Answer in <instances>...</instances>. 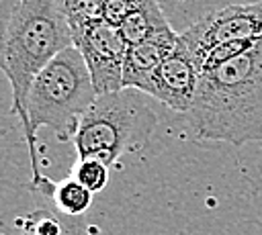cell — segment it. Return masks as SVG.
<instances>
[{
  "instance_id": "obj_5",
  "label": "cell",
  "mask_w": 262,
  "mask_h": 235,
  "mask_svg": "<svg viewBox=\"0 0 262 235\" xmlns=\"http://www.w3.org/2000/svg\"><path fill=\"white\" fill-rule=\"evenodd\" d=\"M258 37H262V0L211 10L178 35L180 43L199 61L201 69L205 55L213 47L229 41H252Z\"/></svg>"
},
{
  "instance_id": "obj_9",
  "label": "cell",
  "mask_w": 262,
  "mask_h": 235,
  "mask_svg": "<svg viewBox=\"0 0 262 235\" xmlns=\"http://www.w3.org/2000/svg\"><path fill=\"white\" fill-rule=\"evenodd\" d=\"M31 192L37 202H49L53 208L68 217H84L94 198V192H90L74 176L59 182H51L43 176L39 182L31 184Z\"/></svg>"
},
{
  "instance_id": "obj_13",
  "label": "cell",
  "mask_w": 262,
  "mask_h": 235,
  "mask_svg": "<svg viewBox=\"0 0 262 235\" xmlns=\"http://www.w3.org/2000/svg\"><path fill=\"white\" fill-rule=\"evenodd\" d=\"M59 2L72 25V31H76L88 22L100 20L106 0H59Z\"/></svg>"
},
{
  "instance_id": "obj_11",
  "label": "cell",
  "mask_w": 262,
  "mask_h": 235,
  "mask_svg": "<svg viewBox=\"0 0 262 235\" xmlns=\"http://www.w3.org/2000/svg\"><path fill=\"white\" fill-rule=\"evenodd\" d=\"M121 35L125 37V41L129 45L139 43L143 39H147L149 35L172 27L162 10V6L158 4V0H145L141 6H137L133 12H129L119 25Z\"/></svg>"
},
{
  "instance_id": "obj_1",
  "label": "cell",
  "mask_w": 262,
  "mask_h": 235,
  "mask_svg": "<svg viewBox=\"0 0 262 235\" xmlns=\"http://www.w3.org/2000/svg\"><path fill=\"white\" fill-rule=\"evenodd\" d=\"M186 116L196 139L262 143V37L239 55L201 72Z\"/></svg>"
},
{
  "instance_id": "obj_12",
  "label": "cell",
  "mask_w": 262,
  "mask_h": 235,
  "mask_svg": "<svg viewBox=\"0 0 262 235\" xmlns=\"http://www.w3.org/2000/svg\"><path fill=\"white\" fill-rule=\"evenodd\" d=\"M72 176L96 194L108 182V166L96 157H78V161L72 168Z\"/></svg>"
},
{
  "instance_id": "obj_6",
  "label": "cell",
  "mask_w": 262,
  "mask_h": 235,
  "mask_svg": "<svg viewBox=\"0 0 262 235\" xmlns=\"http://www.w3.org/2000/svg\"><path fill=\"white\" fill-rule=\"evenodd\" d=\"M74 45L82 53L98 94H108L123 86V67L129 43L119 27L100 18L74 31Z\"/></svg>"
},
{
  "instance_id": "obj_14",
  "label": "cell",
  "mask_w": 262,
  "mask_h": 235,
  "mask_svg": "<svg viewBox=\"0 0 262 235\" xmlns=\"http://www.w3.org/2000/svg\"><path fill=\"white\" fill-rule=\"evenodd\" d=\"M145 0H106L104 10H102V18L113 22V25H119L129 12H133Z\"/></svg>"
},
{
  "instance_id": "obj_4",
  "label": "cell",
  "mask_w": 262,
  "mask_h": 235,
  "mask_svg": "<svg viewBox=\"0 0 262 235\" xmlns=\"http://www.w3.org/2000/svg\"><path fill=\"white\" fill-rule=\"evenodd\" d=\"M158 125L147 94L121 88L98 94L72 139L78 157H96L113 166L123 153L143 149Z\"/></svg>"
},
{
  "instance_id": "obj_7",
  "label": "cell",
  "mask_w": 262,
  "mask_h": 235,
  "mask_svg": "<svg viewBox=\"0 0 262 235\" xmlns=\"http://www.w3.org/2000/svg\"><path fill=\"white\" fill-rule=\"evenodd\" d=\"M199 82L201 65L178 39L176 49L162 61V65L156 69L143 92L149 98H156L162 104H166L170 110L186 114L194 102Z\"/></svg>"
},
{
  "instance_id": "obj_8",
  "label": "cell",
  "mask_w": 262,
  "mask_h": 235,
  "mask_svg": "<svg viewBox=\"0 0 262 235\" xmlns=\"http://www.w3.org/2000/svg\"><path fill=\"white\" fill-rule=\"evenodd\" d=\"M178 35L172 27L162 29L147 39L129 45L125 67H123V86L125 88H137L143 92L156 69L162 65V61L176 49Z\"/></svg>"
},
{
  "instance_id": "obj_3",
  "label": "cell",
  "mask_w": 262,
  "mask_h": 235,
  "mask_svg": "<svg viewBox=\"0 0 262 235\" xmlns=\"http://www.w3.org/2000/svg\"><path fill=\"white\" fill-rule=\"evenodd\" d=\"M96 96L92 76L76 45L59 51L37 74L27 98V129L23 131L31 157V184L43 178L35 147L37 131L49 127L59 141H72Z\"/></svg>"
},
{
  "instance_id": "obj_2",
  "label": "cell",
  "mask_w": 262,
  "mask_h": 235,
  "mask_svg": "<svg viewBox=\"0 0 262 235\" xmlns=\"http://www.w3.org/2000/svg\"><path fill=\"white\" fill-rule=\"evenodd\" d=\"M74 31L59 0H16L4 29L2 69L12 90V114L27 129V98L37 74L66 47Z\"/></svg>"
},
{
  "instance_id": "obj_10",
  "label": "cell",
  "mask_w": 262,
  "mask_h": 235,
  "mask_svg": "<svg viewBox=\"0 0 262 235\" xmlns=\"http://www.w3.org/2000/svg\"><path fill=\"white\" fill-rule=\"evenodd\" d=\"M23 235H84V217H68L49 202L16 219Z\"/></svg>"
}]
</instances>
